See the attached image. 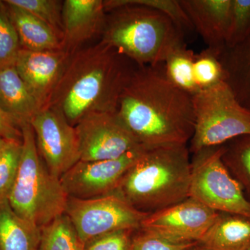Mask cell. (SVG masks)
Returning <instances> with one entry per match:
<instances>
[{"label": "cell", "instance_id": "6da1fadb", "mask_svg": "<svg viewBox=\"0 0 250 250\" xmlns=\"http://www.w3.org/2000/svg\"><path fill=\"white\" fill-rule=\"evenodd\" d=\"M116 113L146 149L187 146L193 134L192 96L171 83L164 63L138 67L122 93Z\"/></svg>", "mask_w": 250, "mask_h": 250}, {"label": "cell", "instance_id": "7a4b0ae2", "mask_svg": "<svg viewBox=\"0 0 250 250\" xmlns=\"http://www.w3.org/2000/svg\"><path fill=\"white\" fill-rule=\"evenodd\" d=\"M139 65L100 41L72 54L48 106L75 126L93 113H116L120 98Z\"/></svg>", "mask_w": 250, "mask_h": 250}, {"label": "cell", "instance_id": "3957f363", "mask_svg": "<svg viewBox=\"0 0 250 250\" xmlns=\"http://www.w3.org/2000/svg\"><path fill=\"white\" fill-rule=\"evenodd\" d=\"M104 4L106 19L101 41L139 66L164 63L174 50L187 45L183 31L157 10L123 0H105Z\"/></svg>", "mask_w": 250, "mask_h": 250}, {"label": "cell", "instance_id": "277c9868", "mask_svg": "<svg viewBox=\"0 0 250 250\" xmlns=\"http://www.w3.org/2000/svg\"><path fill=\"white\" fill-rule=\"evenodd\" d=\"M190 154L187 145L145 149L113 193L148 214L184 201L189 197Z\"/></svg>", "mask_w": 250, "mask_h": 250}, {"label": "cell", "instance_id": "5b68a950", "mask_svg": "<svg viewBox=\"0 0 250 250\" xmlns=\"http://www.w3.org/2000/svg\"><path fill=\"white\" fill-rule=\"evenodd\" d=\"M21 128L22 154L8 201L16 214L42 229L65 213L68 195L41 159L31 125Z\"/></svg>", "mask_w": 250, "mask_h": 250}, {"label": "cell", "instance_id": "8992f818", "mask_svg": "<svg viewBox=\"0 0 250 250\" xmlns=\"http://www.w3.org/2000/svg\"><path fill=\"white\" fill-rule=\"evenodd\" d=\"M192 101L195 125L188 147L192 154L250 134V111L225 82L195 94Z\"/></svg>", "mask_w": 250, "mask_h": 250}, {"label": "cell", "instance_id": "52a82bcc", "mask_svg": "<svg viewBox=\"0 0 250 250\" xmlns=\"http://www.w3.org/2000/svg\"><path fill=\"white\" fill-rule=\"evenodd\" d=\"M224 146L192 154L189 197L219 213L250 217V201L222 160Z\"/></svg>", "mask_w": 250, "mask_h": 250}, {"label": "cell", "instance_id": "ba28073f", "mask_svg": "<svg viewBox=\"0 0 250 250\" xmlns=\"http://www.w3.org/2000/svg\"><path fill=\"white\" fill-rule=\"evenodd\" d=\"M65 214L84 244L120 230H139L148 213L136 209L116 193L90 199L68 197Z\"/></svg>", "mask_w": 250, "mask_h": 250}, {"label": "cell", "instance_id": "9c48e42d", "mask_svg": "<svg viewBox=\"0 0 250 250\" xmlns=\"http://www.w3.org/2000/svg\"><path fill=\"white\" fill-rule=\"evenodd\" d=\"M29 124L41 159L49 172L60 179L81 159L76 128L55 106L41 110Z\"/></svg>", "mask_w": 250, "mask_h": 250}, {"label": "cell", "instance_id": "30bf717a", "mask_svg": "<svg viewBox=\"0 0 250 250\" xmlns=\"http://www.w3.org/2000/svg\"><path fill=\"white\" fill-rule=\"evenodd\" d=\"M75 126L80 141V161L118 159L141 146L116 113H90Z\"/></svg>", "mask_w": 250, "mask_h": 250}, {"label": "cell", "instance_id": "8fae6325", "mask_svg": "<svg viewBox=\"0 0 250 250\" xmlns=\"http://www.w3.org/2000/svg\"><path fill=\"white\" fill-rule=\"evenodd\" d=\"M218 213L188 197L148 215L140 229L178 244L198 243L214 223Z\"/></svg>", "mask_w": 250, "mask_h": 250}, {"label": "cell", "instance_id": "7c38bea8", "mask_svg": "<svg viewBox=\"0 0 250 250\" xmlns=\"http://www.w3.org/2000/svg\"><path fill=\"white\" fill-rule=\"evenodd\" d=\"M146 148L143 146L111 160L77 163L60 178L68 197L90 199L113 193L131 166Z\"/></svg>", "mask_w": 250, "mask_h": 250}, {"label": "cell", "instance_id": "4fadbf2b", "mask_svg": "<svg viewBox=\"0 0 250 250\" xmlns=\"http://www.w3.org/2000/svg\"><path fill=\"white\" fill-rule=\"evenodd\" d=\"M71 56L62 49L44 52L22 48L20 50L15 67L35 98L40 111L48 106Z\"/></svg>", "mask_w": 250, "mask_h": 250}, {"label": "cell", "instance_id": "5bb4252c", "mask_svg": "<svg viewBox=\"0 0 250 250\" xmlns=\"http://www.w3.org/2000/svg\"><path fill=\"white\" fill-rule=\"evenodd\" d=\"M106 11L103 0H65L62 11V49L72 55L86 41L103 34Z\"/></svg>", "mask_w": 250, "mask_h": 250}, {"label": "cell", "instance_id": "9a60e30c", "mask_svg": "<svg viewBox=\"0 0 250 250\" xmlns=\"http://www.w3.org/2000/svg\"><path fill=\"white\" fill-rule=\"evenodd\" d=\"M207 48L220 55L226 45L232 0H179Z\"/></svg>", "mask_w": 250, "mask_h": 250}, {"label": "cell", "instance_id": "2e32d148", "mask_svg": "<svg viewBox=\"0 0 250 250\" xmlns=\"http://www.w3.org/2000/svg\"><path fill=\"white\" fill-rule=\"evenodd\" d=\"M197 247L202 250L250 249V217L219 213Z\"/></svg>", "mask_w": 250, "mask_h": 250}, {"label": "cell", "instance_id": "e0dca14e", "mask_svg": "<svg viewBox=\"0 0 250 250\" xmlns=\"http://www.w3.org/2000/svg\"><path fill=\"white\" fill-rule=\"evenodd\" d=\"M0 107L21 126L40 111L15 65L0 68Z\"/></svg>", "mask_w": 250, "mask_h": 250}, {"label": "cell", "instance_id": "ac0fdd59", "mask_svg": "<svg viewBox=\"0 0 250 250\" xmlns=\"http://www.w3.org/2000/svg\"><path fill=\"white\" fill-rule=\"evenodd\" d=\"M4 1L21 48L36 52L62 50V39L49 26L25 10Z\"/></svg>", "mask_w": 250, "mask_h": 250}, {"label": "cell", "instance_id": "d6986e66", "mask_svg": "<svg viewBox=\"0 0 250 250\" xmlns=\"http://www.w3.org/2000/svg\"><path fill=\"white\" fill-rule=\"evenodd\" d=\"M219 58L225 83L239 103L250 111V36L233 47H225Z\"/></svg>", "mask_w": 250, "mask_h": 250}, {"label": "cell", "instance_id": "ffe728a7", "mask_svg": "<svg viewBox=\"0 0 250 250\" xmlns=\"http://www.w3.org/2000/svg\"><path fill=\"white\" fill-rule=\"evenodd\" d=\"M41 229L15 213L9 201L0 202V250H38Z\"/></svg>", "mask_w": 250, "mask_h": 250}, {"label": "cell", "instance_id": "44dd1931", "mask_svg": "<svg viewBox=\"0 0 250 250\" xmlns=\"http://www.w3.org/2000/svg\"><path fill=\"white\" fill-rule=\"evenodd\" d=\"M195 57V52L185 45L174 50L164 62L166 76L171 83L191 96L200 92L194 76Z\"/></svg>", "mask_w": 250, "mask_h": 250}, {"label": "cell", "instance_id": "7402d4cb", "mask_svg": "<svg viewBox=\"0 0 250 250\" xmlns=\"http://www.w3.org/2000/svg\"><path fill=\"white\" fill-rule=\"evenodd\" d=\"M222 160L241 184L250 201V134L240 136L224 145Z\"/></svg>", "mask_w": 250, "mask_h": 250}, {"label": "cell", "instance_id": "603a6c76", "mask_svg": "<svg viewBox=\"0 0 250 250\" xmlns=\"http://www.w3.org/2000/svg\"><path fill=\"white\" fill-rule=\"evenodd\" d=\"M38 250H85V246L70 218L64 213L41 229Z\"/></svg>", "mask_w": 250, "mask_h": 250}, {"label": "cell", "instance_id": "cb8c5ba5", "mask_svg": "<svg viewBox=\"0 0 250 250\" xmlns=\"http://www.w3.org/2000/svg\"><path fill=\"white\" fill-rule=\"evenodd\" d=\"M194 76L200 91L212 88L225 82V71L219 58V54L209 48H206L199 53H195Z\"/></svg>", "mask_w": 250, "mask_h": 250}, {"label": "cell", "instance_id": "d4e9b609", "mask_svg": "<svg viewBox=\"0 0 250 250\" xmlns=\"http://www.w3.org/2000/svg\"><path fill=\"white\" fill-rule=\"evenodd\" d=\"M5 1L25 10L45 22L57 33L62 42L63 1L59 0H6Z\"/></svg>", "mask_w": 250, "mask_h": 250}, {"label": "cell", "instance_id": "484cf974", "mask_svg": "<svg viewBox=\"0 0 250 250\" xmlns=\"http://www.w3.org/2000/svg\"><path fill=\"white\" fill-rule=\"evenodd\" d=\"M22 154V141L7 140L0 155V202L8 200Z\"/></svg>", "mask_w": 250, "mask_h": 250}, {"label": "cell", "instance_id": "4316f807", "mask_svg": "<svg viewBox=\"0 0 250 250\" xmlns=\"http://www.w3.org/2000/svg\"><path fill=\"white\" fill-rule=\"evenodd\" d=\"M21 49L17 31L4 1H0V68L15 65Z\"/></svg>", "mask_w": 250, "mask_h": 250}, {"label": "cell", "instance_id": "83f0119b", "mask_svg": "<svg viewBox=\"0 0 250 250\" xmlns=\"http://www.w3.org/2000/svg\"><path fill=\"white\" fill-rule=\"evenodd\" d=\"M250 36V0H232L231 21L225 47L240 43Z\"/></svg>", "mask_w": 250, "mask_h": 250}, {"label": "cell", "instance_id": "f1b7e54d", "mask_svg": "<svg viewBox=\"0 0 250 250\" xmlns=\"http://www.w3.org/2000/svg\"><path fill=\"white\" fill-rule=\"evenodd\" d=\"M126 4L142 5L160 11L170 18L185 35L195 31L179 0H123Z\"/></svg>", "mask_w": 250, "mask_h": 250}, {"label": "cell", "instance_id": "f546056e", "mask_svg": "<svg viewBox=\"0 0 250 250\" xmlns=\"http://www.w3.org/2000/svg\"><path fill=\"white\" fill-rule=\"evenodd\" d=\"M197 243L178 244L152 233L139 229L135 231L129 250H191Z\"/></svg>", "mask_w": 250, "mask_h": 250}, {"label": "cell", "instance_id": "4dcf8cb0", "mask_svg": "<svg viewBox=\"0 0 250 250\" xmlns=\"http://www.w3.org/2000/svg\"><path fill=\"white\" fill-rule=\"evenodd\" d=\"M136 231L120 230L103 235L86 243L85 250H129Z\"/></svg>", "mask_w": 250, "mask_h": 250}, {"label": "cell", "instance_id": "1f68e13d", "mask_svg": "<svg viewBox=\"0 0 250 250\" xmlns=\"http://www.w3.org/2000/svg\"><path fill=\"white\" fill-rule=\"evenodd\" d=\"M0 136L5 139L22 141L21 126L0 107Z\"/></svg>", "mask_w": 250, "mask_h": 250}, {"label": "cell", "instance_id": "d6a6232c", "mask_svg": "<svg viewBox=\"0 0 250 250\" xmlns=\"http://www.w3.org/2000/svg\"><path fill=\"white\" fill-rule=\"evenodd\" d=\"M6 141H7V139H5L2 136H0V155H1V152H2L3 149H4Z\"/></svg>", "mask_w": 250, "mask_h": 250}, {"label": "cell", "instance_id": "836d02e7", "mask_svg": "<svg viewBox=\"0 0 250 250\" xmlns=\"http://www.w3.org/2000/svg\"><path fill=\"white\" fill-rule=\"evenodd\" d=\"M191 250H201V249H200V248H197V247H196V248H193V249H192Z\"/></svg>", "mask_w": 250, "mask_h": 250}, {"label": "cell", "instance_id": "e575fe53", "mask_svg": "<svg viewBox=\"0 0 250 250\" xmlns=\"http://www.w3.org/2000/svg\"><path fill=\"white\" fill-rule=\"evenodd\" d=\"M248 250H250V249Z\"/></svg>", "mask_w": 250, "mask_h": 250}]
</instances>
